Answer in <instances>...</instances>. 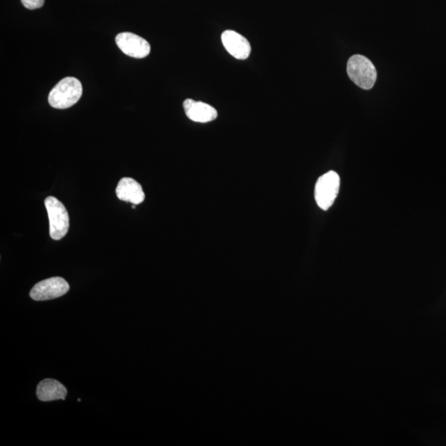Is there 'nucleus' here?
I'll list each match as a JSON object with an SVG mask.
<instances>
[{"label": "nucleus", "instance_id": "nucleus-9", "mask_svg": "<svg viewBox=\"0 0 446 446\" xmlns=\"http://www.w3.org/2000/svg\"><path fill=\"white\" fill-rule=\"evenodd\" d=\"M116 194L122 201L137 205L145 200L144 191L140 183L132 178H122L118 183Z\"/></svg>", "mask_w": 446, "mask_h": 446}, {"label": "nucleus", "instance_id": "nucleus-10", "mask_svg": "<svg viewBox=\"0 0 446 446\" xmlns=\"http://www.w3.org/2000/svg\"><path fill=\"white\" fill-rule=\"evenodd\" d=\"M67 395V388L55 379L43 380L36 388V396L43 402H51L58 399H65Z\"/></svg>", "mask_w": 446, "mask_h": 446}, {"label": "nucleus", "instance_id": "nucleus-2", "mask_svg": "<svg viewBox=\"0 0 446 446\" xmlns=\"http://www.w3.org/2000/svg\"><path fill=\"white\" fill-rule=\"evenodd\" d=\"M347 73L356 85L366 91L373 88L377 80V71L374 64L361 55L350 57L347 63Z\"/></svg>", "mask_w": 446, "mask_h": 446}, {"label": "nucleus", "instance_id": "nucleus-1", "mask_svg": "<svg viewBox=\"0 0 446 446\" xmlns=\"http://www.w3.org/2000/svg\"><path fill=\"white\" fill-rule=\"evenodd\" d=\"M82 93L83 88L79 80L75 77L65 78L49 93V104L57 109L71 108L80 100Z\"/></svg>", "mask_w": 446, "mask_h": 446}, {"label": "nucleus", "instance_id": "nucleus-4", "mask_svg": "<svg viewBox=\"0 0 446 446\" xmlns=\"http://www.w3.org/2000/svg\"><path fill=\"white\" fill-rule=\"evenodd\" d=\"M339 175L337 172L329 171L318 179L315 186V200L322 210H328L333 206L339 190Z\"/></svg>", "mask_w": 446, "mask_h": 446}, {"label": "nucleus", "instance_id": "nucleus-11", "mask_svg": "<svg viewBox=\"0 0 446 446\" xmlns=\"http://www.w3.org/2000/svg\"><path fill=\"white\" fill-rule=\"evenodd\" d=\"M21 2L26 9L34 10L42 8L45 0H21Z\"/></svg>", "mask_w": 446, "mask_h": 446}, {"label": "nucleus", "instance_id": "nucleus-7", "mask_svg": "<svg viewBox=\"0 0 446 446\" xmlns=\"http://www.w3.org/2000/svg\"><path fill=\"white\" fill-rule=\"evenodd\" d=\"M222 43L229 54L236 59L245 60L251 55V44L238 32L232 30L225 31L222 34Z\"/></svg>", "mask_w": 446, "mask_h": 446}, {"label": "nucleus", "instance_id": "nucleus-5", "mask_svg": "<svg viewBox=\"0 0 446 446\" xmlns=\"http://www.w3.org/2000/svg\"><path fill=\"white\" fill-rule=\"evenodd\" d=\"M69 285L63 278L53 277L35 285L30 292V297L35 301L55 300L65 296L69 291Z\"/></svg>", "mask_w": 446, "mask_h": 446}, {"label": "nucleus", "instance_id": "nucleus-3", "mask_svg": "<svg viewBox=\"0 0 446 446\" xmlns=\"http://www.w3.org/2000/svg\"><path fill=\"white\" fill-rule=\"evenodd\" d=\"M49 222L50 236L52 239L60 240L67 234L69 227V218L67 208L55 197H47L45 200Z\"/></svg>", "mask_w": 446, "mask_h": 446}, {"label": "nucleus", "instance_id": "nucleus-8", "mask_svg": "<svg viewBox=\"0 0 446 446\" xmlns=\"http://www.w3.org/2000/svg\"><path fill=\"white\" fill-rule=\"evenodd\" d=\"M183 109L186 116L196 122H210L218 118V111L211 105L188 99L183 102Z\"/></svg>", "mask_w": 446, "mask_h": 446}, {"label": "nucleus", "instance_id": "nucleus-6", "mask_svg": "<svg viewBox=\"0 0 446 446\" xmlns=\"http://www.w3.org/2000/svg\"><path fill=\"white\" fill-rule=\"evenodd\" d=\"M118 47L126 56L133 58H145L150 54V46L148 42L142 36L132 32H122L115 38Z\"/></svg>", "mask_w": 446, "mask_h": 446}]
</instances>
